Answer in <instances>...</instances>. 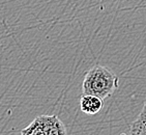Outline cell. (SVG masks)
Returning <instances> with one entry per match:
<instances>
[{"label":"cell","mask_w":146,"mask_h":135,"mask_svg":"<svg viewBox=\"0 0 146 135\" xmlns=\"http://www.w3.org/2000/svg\"><path fill=\"white\" fill-rule=\"evenodd\" d=\"M118 88V77L108 68L101 65H93L86 72L82 90L85 95H92L101 99L112 96Z\"/></svg>","instance_id":"6da1fadb"},{"label":"cell","mask_w":146,"mask_h":135,"mask_svg":"<svg viewBox=\"0 0 146 135\" xmlns=\"http://www.w3.org/2000/svg\"><path fill=\"white\" fill-rule=\"evenodd\" d=\"M45 135H68L66 128L57 116L42 114L37 116Z\"/></svg>","instance_id":"7a4b0ae2"},{"label":"cell","mask_w":146,"mask_h":135,"mask_svg":"<svg viewBox=\"0 0 146 135\" xmlns=\"http://www.w3.org/2000/svg\"><path fill=\"white\" fill-rule=\"evenodd\" d=\"M103 108V99L92 95L83 94L80 99V109L83 113L88 116H94Z\"/></svg>","instance_id":"3957f363"},{"label":"cell","mask_w":146,"mask_h":135,"mask_svg":"<svg viewBox=\"0 0 146 135\" xmlns=\"http://www.w3.org/2000/svg\"><path fill=\"white\" fill-rule=\"evenodd\" d=\"M129 135H146V102L142 107L140 114L131 125Z\"/></svg>","instance_id":"277c9868"},{"label":"cell","mask_w":146,"mask_h":135,"mask_svg":"<svg viewBox=\"0 0 146 135\" xmlns=\"http://www.w3.org/2000/svg\"><path fill=\"white\" fill-rule=\"evenodd\" d=\"M21 135H45V132H44L42 125L36 118L28 127L24 128L21 131Z\"/></svg>","instance_id":"5b68a950"}]
</instances>
